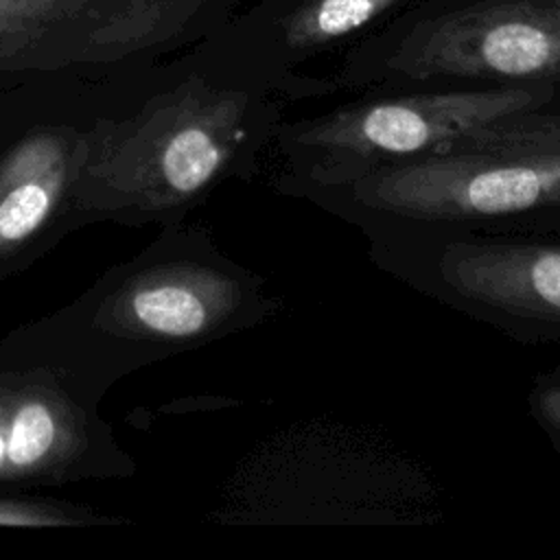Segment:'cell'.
<instances>
[{
	"mask_svg": "<svg viewBox=\"0 0 560 560\" xmlns=\"http://www.w3.org/2000/svg\"><path fill=\"white\" fill-rule=\"evenodd\" d=\"M446 282L468 300L518 317L560 322V245L481 238L444 252Z\"/></svg>",
	"mask_w": 560,
	"mask_h": 560,
	"instance_id": "obj_8",
	"label": "cell"
},
{
	"mask_svg": "<svg viewBox=\"0 0 560 560\" xmlns=\"http://www.w3.org/2000/svg\"><path fill=\"white\" fill-rule=\"evenodd\" d=\"M125 70L101 79L85 127L77 192L88 225H173L254 151L247 92L201 74Z\"/></svg>",
	"mask_w": 560,
	"mask_h": 560,
	"instance_id": "obj_2",
	"label": "cell"
},
{
	"mask_svg": "<svg viewBox=\"0 0 560 560\" xmlns=\"http://www.w3.org/2000/svg\"><path fill=\"white\" fill-rule=\"evenodd\" d=\"M547 85L383 98L302 125L291 147L322 184H350L389 164L451 151L470 131L547 103Z\"/></svg>",
	"mask_w": 560,
	"mask_h": 560,
	"instance_id": "obj_5",
	"label": "cell"
},
{
	"mask_svg": "<svg viewBox=\"0 0 560 560\" xmlns=\"http://www.w3.org/2000/svg\"><path fill=\"white\" fill-rule=\"evenodd\" d=\"M413 79H560V0H490L424 24L392 59Z\"/></svg>",
	"mask_w": 560,
	"mask_h": 560,
	"instance_id": "obj_7",
	"label": "cell"
},
{
	"mask_svg": "<svg viewBox=\"0 0 560 560\" xmlns=\"http://www.w3.org/2000/svg\"><path fill=\"white\" fill-rule=\"evenodd\" d=\"M195 11L197 0H0V83L138 68L175 44Z\"/></svg>",
	"mask_w": 560,
	"mask_h": 560,
	"instance_id": "obj_4",
	"label": "cell"
},
{
	"mask_svg": "<svg viewBox=\"0 0 560 560\" xmlns=\"http://www.w3.org/2000/svg\"><path fill=\"white\" fill-rule=\"evenodd\" d=\"M451 151H560V114L508 116L470 131Z\"/></svg>",
	"mask_w": 560,
	"mask_h": 560,
	"instance_id": "obj_10",
	"label": "cell"
},
{
	"mask_svg": "<svg viewBox=\"0 0 560 560\" xmlns=\"http://www.w3.org/2000/svg\"><path fill=\"white\" fill-rule=\"evenodd\" d=\"M398 0H308L287 22L284 37L295 50L319 48L346 37Z\"/></svg>",
	"mask_w": 560,
	"mask_h": 560,
	"instance_id": "obj_9",
	"label": "cell"
},
{
	"mask_svg": "<svg viewBox=\"0 0 560 560\" xmlns=\"http://www.w3.org/2000/svg\"><path fill=\"white\" fill-rule=\"evenodd\" d=\"M254 304V280L179 221L74 300L2 335L0 363L48 368L101 405L120 378L234 332Z\"/></svg>",
	"mask_w": 560,
	"mask_h": 560,
	"instance_id": "obj_1",
	"label": "cell"
},
{
	"mask_svg": "<svg viewBox=\"0 0 560 560\" xmlns=\"http://www.w3.org/2000/svg\"><path fill=\"white\" fill-rule=\"evenodd\" d=\"M350 188L365 208L422 221L521 214L560 203V151H448L374 168Z\"/></svg>",
	"mask_w": 560,
	"mask_h": 560,
	"instance_id": "obj_6",
	"label": "cell"
},
{
	"mask_svg": "<svg viewBox=\"0 0 560 560\" xmlns=\"http://www.w3.org/2000/svg\"><path fill=\"white\" fill-rule=\"evenodd\" d=\"M536 411L545 427L560 440V381L545 385L536 396Z\"/></svg>",
	"mask_w": 560,
	"mask_h": 560,
	"instance_id": "obj_11",
	"label": "cell"
},
{
	"mask_svg": "<svg viewBox=\"0 0 560 560\" xmlns=\"http://www.w3.org/2000/svg\"><path fill=\"white\" fill-rule=\"evenodd\" d=\"M103 77L35 79L0 92V284L88 228L77 175Z\"/></svg>",
	"mask_w": 560,
	"mask_h": 560,
	"instance_id": "obj_3",
	"label": "cell"
}]
</instances>
